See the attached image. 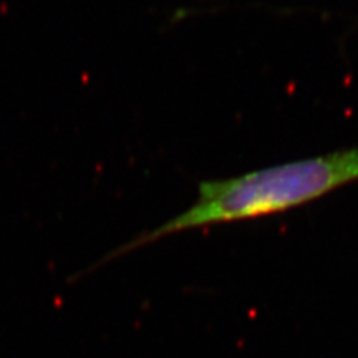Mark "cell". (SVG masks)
<instances>
[{"mask_svg":"<svg viewBox=\"0 0 358 358\" xmlns=\"http://www.w3.org/2000/svg\"><path fill=\"white\" fill-rule=\"evenodd\" d=\"M354 182H358V148L271 166L234 178L201 181L197 199L187 210L110 251L99 264L175 233L284 214Z\"/></svg>","mask_w":358,"mask_h":358,"instance_id":"cell-1","label":"cell"}]
</instances>
